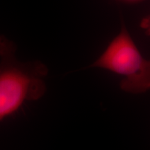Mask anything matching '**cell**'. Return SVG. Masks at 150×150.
I'll list each match as a JSON object with an SVG mask.
<instances>
[{
	"mask_svg": "<svg viewBox=\"0 0 150 150\" xmlns=\"http://www.w3.org/2000/svg\"><path fill=\"white\" fill-rule=\"evenodd\" d=\"M91 67L121 76L120 87L127 93L141 94L150 90V59L143 57L123 22L120 33Z\"/></svg>",
	"mask_w": 150,
	"mask_h": 150,
	"instance_id": "cell-2",
	"label": "cell"
},
{
	"mask_svg": "<svg viewBox=\"0 0 150 150\" xmlns=\"http://www.w3.org/2000/svg\"><path fill=\"white\" fill-rule=\"evenodd\" d=\"M16 51V45L0 35V122L25 102L40 99L46 91V65L40 61H20Z\"/></svg>",
	"mask_w": 150,
	"mask_h": 150,
	"instance_id": "cell-1",
	"label": "cell"
},
{
	"mask_svg": "<svg viewBox=\"0 0 150 150\" xmlns=\"http://www.w3.org/2000/svg\"><path fill=\"white\" fill-rule=\"evenodd\" d=\"M140 26L146 35H150V16H146L142 18L140 22Z\"/></svg>",
	"mask_w": 150,
	"mask_h": 150,
	"instance_id": "cell-3",
	"label": "cell"
}]
</instances>
